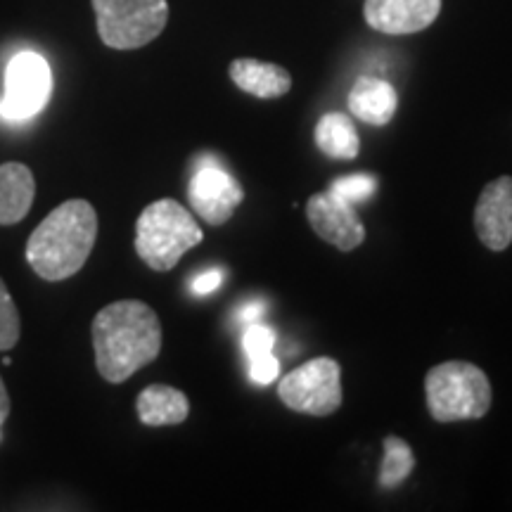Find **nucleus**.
<instances>
[{
  "label": "nucleus",
  "mask_w": 512,
  "mask_h": 512,
  "mask_svg": "<svg viewBox=\"0 0 512 512\" xmlns=\"http://www.w3.org/2000/svg\"><path fill=\"white\" fill-rule=\"evenodd\" d=\"M8 415H10V394L8 389H5V382L0 380V425L8 420Z\"/></svg>",
  "instance_id": "nucleus-24"
},
{
  "label": "nucleus",
  "mask_w": 512,
  "mask_h": 512,
  "mask_svg": "<svg viewBox=\"0 0 512 512\" xmlns=\"http://www.w3.org/2000/svg\"><path fill=\"white\" fill-rule=\"evenodd\" d=\"M278 373H280V363L278 358L273 356V351L271 354L249 358V380L259 384V387H266V384L278 380Z\"/></svg>",
  "instance_id": "nucleus-21"
},
{
  "label": "nucleus",
  "mask_w": 512,
  "mask_h": 512,
  "mask_svg": "<svg viewBox=\"0 0 512 512\" xmlns=\"http://www.w3.org/2000/svg\"><path fill=\"white\" fill-rule=\"evenodd\" d=\"M53 93V72L46 57L38 53H17L5 69V91L0 100V117L27 121L43 112Z\"/></svg>",
  "instance_id": "nucleus-7"
},
{
  "label": "nucleus",
  "mask_w": 512,
  "mask_h": 512,
  "mask_svg": "<svg viewBox=\"0 0 512 512\" xmlns=\"http://www.w3.org/2000/svg\"><path fill=\"white\" fill-rule=\"evenodd\" d=\"M93 349L98 373L112 384L126 382L162 351L157 313L138 299L105 306L93 320Z\"/></svg>",
  "instance_id": "nucleus-1"
},
{
  "label": "nucleus",
  "mask_w": 512,
  "mask_h": 512,
  "mask_svg": "<svg viewBox=\"0 0 512 512\" xmlns=\"http://www.w3.org/2000/svg\"><path fill=\"white\" fill-rule=\"evenodd\" d=\"M36 197V178L27 164H0V226H15L29 214Z\"/></svg>",
  "instance_id": "nucleus-12"
},
{
  "label": "nucleus",
  "mask_w": 512,
  "mask_h": 512,
  "mask_svg": "<svg viewBox=\"0 0 512 512\" xmlns=\"http://www.w3.org/2000/svg\"><path fill=\"white\" fill-rule=\"evenodd\" d=\"M280 401L294 413L325 418L342 406V370L335 358L318 356L283 377Z\"/></svg>",
  "instance_id": "nucleus-6"
},
{
  "label": "nucleus",
  "mask_w": 512,
  "mask_h": 512,
  "mask_svg": "<svg viewBox=\"0 0 512 512\" xmlns=\"http://www.w3.org/2000/svg\"><path fill=\"white\" fill-rule=\"evenodd\" d=\"M306 219L320 240L335 245L342 252H351L366 240V228L356 216L354 207L337 197L335 192H316L306 202Z\"/></svg>",
  "instance_id": "nucleus-9"
},
{
  "label": "nucleus",
  "mask_w": 512,
  "mask_h": 512,
  "mask_svg": "<svg viewBox=\"0 0 512 512\" xmlns=\"http://www.w3.org/2000/svg\"><path fill=\"white\" fill-rule=\"evenodd\" d=\"M223 275L221 271H207L202 275H197L195 280H192V292L195 294H211L216 290V287L221 285Z\"/></svg>",
  "instance_id": "nucleus-22"
},
{
  "label": "nucleus",
  "mask_w": 512,
  "mask_h": 512,
  "mask_svg": "<svg viewBox=\"0 0 512 512\" xmlns=\"http://www.w3.org/2000/svg\"><path fill=\"white\" fill-rule=\"evenodd\" d=\"M430 415L437 422L479 420L491 408V384L482 368L467 361L434 366L425 377Z\"/></svg>",
  "instance_id": "nucleus-4"
},
{
  "label": "nucleus",
  "mask_w": 512,
  "mask_h": 512,
  "mask_svg": "<svg viewBox=\"0 0 512 512\" xmlns=\"http://www.w3.org/2000/svg\"><path fill=\"white\" fill-rule=\"evenodd\" d=\"M415 467V456L411 446L399 437L384 439V458L380 467V486L382 489H396L403 484Z\"/></svg>",
  "instance_id": "nucleus-17"
},
{
  "label": "nucleus",
  "mask_w": 512,
  "mask_h": 512,
  "mask_svg": "<svg viewBox=\"0 0 512 512\" xmlns=\"http://www.w3.org/2000/svg\"><path fill=\"white\" fill-rule=\"evenodd\" d=\"M475 230L484 247L503 252L512 242V176L491 181L475 207Z\"/></svg>",
  "instance_id": "nucleus-10"
},
{
  "label": "nucleus",
  "mask_w": 512,
  "mask_h": 512,
  "mask_svg": "<svg viewBox=\"0 0 512 512\" xmlns=\"http://www.w3.org/2000/svg\"><path fill=\"white\" fill-rule=\"evenodd\" d=\"M441 12V0H366L363 17L375 31L392 36L427 29Z\"/></svg>",
  "instance_id": "nucleus-11"
},
{
  "label": "nucleus",
  "mask_w": 512,
  "mask_h": 512,
  "mask_svg": "<svg viewBox=\"0 0 512 512\" xmlns=\"http://www.w3.org/2000/svg\"><path fill=\"white\" fill-rule=\"evenodd\" d=\"M190 207L209 226H223L245 200L242 185L219 164H200L188 185Z\"/></svg>",
  "instance_id": "nucleus-8"
},
{
  "label": "nucleus",
  "mask_w": 512,
  "mask_h": 512,
  "mask_svg": "<svg viewBox=\"0 0 512 512\" xmlns=\"http://www.w3.org/2000/svg\"><path fill=\"white\" fill-rule=\"evenodd\" d=\"M396 105H399V95H396L392 83L375 79V76H361L349 93L351 114L370 126L389 124Z\"/></svg>",
  "instance_id": "nucleus-14"
},
{
  "label": "nucleus",
  "mask_w": 512,
  "mask_h": 512,
  "mask_svg": "<svg viewBox=\"0 0 512 512\" xmlns=\"http://www.w3.org/2000/svg\"><path fill=\"white\" fill-rule=\"evenodd\" d=\"M202 228L176 200H157L143 209L136 223V252L152 271L176 268L188 249L202 242Z\"/></svg>",
  "instance_id": "nucleus-3"
},
{
  "label": "nucleus",
  "mask_w": 512,
  "mask_h": 512,
  "mask_svg": "<svg viewBox=\"0 0 512 512\" xmlns=\"http://www.w3.org/2000/svg\"><path fill=\"white\" fill-rule=\"evenodd\" d=\"M93 10L102 43L114 50L147 46L169 22L166 0H93Z\"/></svg>",
  "instance_id": "nucleus-5"
},
{
  "label": "nucleus",
  "mask_w": 512,
  "mask_h": 512,
  "mask_svg": "<svg viewBox=\"0 0 512 512\" xmlns=\"http://www.w3.org/2000/svg\"><path fill=\"white\" fill-rule=\"evenodd\" d=\"M136 411L140 422L147 427L181 425L190 413V401L181 389L169 384H150L140 392Z\"/></svg>",
  "instance_id": "nucleus-15"
},
{
  "label": "nucleus",
  "mask_w": 512,
  "mask_h": 512,
  "mask_svg": "<svg viewBox=\"0 0 512 512\" xmlns=\"http://www.w3.org/2000/svg\"><path fill=\"white\" fill-rule=\"evenodd\" d=\"M316 145L323 155L342 159V162L358 157L361 152V140H358L354 121L342 112H330L320 117L316 124Z\"/></svg>",
  "instance_id": "nucleus-16"
},
{
  "label": "nucleus",
  "mask_w": 512,
  "mask_h": 512,
  "mask_svg": "<svg viewBox=\"0 0 512 512\" xmlns=\"http://www.w3.org/2000/svg\"><path fill=\"white\" fill-rule=\"evenodd\" d=\"M375 190H377L375 178L366 176V174H354V176L337 178V181L330 185V192H335L337 197H342V200L349 202V204L366 202L368 197H373Z\"/></svg>",
  "instance_id": "nucleus-19"
},
{
  "label": "nucleus",
  "mask_w": 512,
  "mask_h": 512,
  "mask_svg": "<svg viewBox=\"0 0 512 512\" xmlns=\"http://www.w3.org/2000/svg\"><path fill=\"white\" fill-rule=\"evenodd\" d=\"M22 335V320L15 306V299L0 280V351H10Z\"/></svg>",
  "instance_id": "nucleus-18"
},
{
  "label": "nucleus",
  "mask_w": 512,
  "mask_h": 512,
  "mask_svg": "<svg viewBox=\"0 0 512 512\" xmlns=\"http://www.w3.org/2000/svg\"><path fill=\"white\" fill-rule=\"evenodd\" d=\"M228 74L240 91L254 95V98H280V95L290 93L292 88L290 72L273 62L247 60V57H242V60L230 62Z\"/></svg>",
  "instance_id": "nucleus-13"
},
{
  "label": "nucleus",
  "mask_w": 512,
  "mask_h": 512,
  "mask_svg": "<svg viewBox=\"0 0 512 512\" xmlns=\"http://www.w3.org/2000/svg\"><path fill=\"white\" fill-rule=\"evenodd\" d=\"M266 313V302H261V299H252V302H247L242 309L238 311V318L242 323H259L261 316Z\"/></svg>",
  "instance_id": "nucleus-23"
},
{
  "label": "nucleus",
  "mask_w": 512,
  "mask_h": 512,
  "mask_svg": "<svg viewBox=\"0 0 512 512\" xmlns=\"http://www.w3.org/2000/svg\"><path fill=\"white\" fill-rule=\"evenodd\" d=\"M275 344V332L261 323H249L242 337V347H245L247 358L271 354Z\"/></svg>",
  "instance_id": "nucleus-20"
},
{
  "label": "nucleus",
  "mask_w": 512,
  "mask_h": 512,
  "mask_svg": "<svg viewBox=\"0 0 512 512\" xmlns=\"http://www.w3.org/2000/svg\"><path fill=\"white\" fill-rule=\"evenodd\" d=\"M98 240V214L86 200H67L38 223L27 242V261L38 278L57 283L86 266Z\"/></svg>",
  "instance_id": "nucleus-2"
}]
</instances>
